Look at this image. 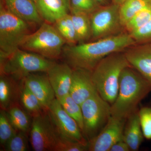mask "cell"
Segmentation results:
<instances>
[{"mask_svg":"<svg viewBox=\"0 0 151 151\" xmlns=\"http://www.w3.org/2000/svg\"><path fill=\"white\" fill-rule=\"evenodd\" d=\"M137 44L127 31L115 35L74 45H65L62 54L73 69L81 68L92 72L103 58L116 52H122Z\"/></svg>","mask_w":151,"mask_h":151,"instance_id":"cell-1","label":"cell"},{"mask_svg":"<svg viewBox=\"0 0 151 151\" xmlns=\"http://www.w3.org/2000/svg\"><path fill=\"white\" fill-rule=\"evenodd\" d=\"M151 92L148 82L134 68H125L120 76L118 95L111 105V116L127 120Z\"/></svg>","mask_w":151,"mask_h":151,"instance_id":"cell-2","label":"cell"},{"mask_svg":"<svg viewBox=\"0 0 151 151\" xmlns=\"http://www.w3.org/2000/svg\"><path fill=\"white\" fill-rule=\"evenodd\" d=\"M130 65L124 52H116L103 58L92 71V80L97 92L111 105L118 95L121 73Z\"/></svg>","mask_w":151,"mask_h":151,"instance_id":"cell-3","label":"cell"},{"mask_svg":"<svg viewBox=\"0 0 151 151\" xmlns=\"http://www.w3.org/2000/svg\"><path fill=\"white\" fill-rule=\"evenodd\" d=\"M32 24L14 15L1 1L0 4V60L20 48L31 33Z\"/></svg>","mask_w":151,"mask_h":151,"instance_id":"cell-4","label":"cell"},{"mask_svg":"<svg viewBox=\"0 0 151 151\" xmlns=\"http://www.w3.org/2000/svg\"><path fill=\"white\" fill-rule=\"evenodd\" d=\"M66 44V41L54 25L44 22L28 36L20 48L52 60L59 58Z\"/></svg>","mask_w":151,"mask_h":151,"instance_id":"cell-5","label":"cell"},{"mask_svg":"<svg viewBox=\"0 0 151 151\" xmlns=\"http://www.w3.org/2000/svg\"><path fill=\"white\" fill-rule=\"evenodd\" d=\"M55 63L40 55L19 48L1 60V74L24 79L31 73H46Z\"/></svg>","mask_w":151,"mask_h":151,"instance_id":"cell-6","label":"cell"},{"mask_svg":"<svg viewBox=\"0 0 151 151\" xmlns=\"http://www.w3.org/2000/svg\"><path fill=\"white\" fill-rule=\"evenodd\" d=\"M81 107L84 124L82 133L88 142L108 123L111 116V105L97 92L82 103Z\"/></svg>","mask_w":151,"mask_h":151,"instance_id":"cell-7","label":"cell"},{"mask_svg":"<svg viewBox=\"0 0 151 151\" xmlns=\"http://www.w3.org/2000/svg\"><path fill=\"white\" fill-rule=\"evenodd\" d=\"M119 9V5L112 3L100 6L90 14L92 29L91 41L104 38L123 32L124 29L121 22Z\"/></svg>","mask_w":151,"mask_h":151,"instance_id":"cell-8","label":"cell"},{"mask_svg":"<svg viewBox=\"0 0 151 151\" xmlns=\"http://www.w3.org/2000/svg\"><path fill=\"white\" fill-rule=\"evenodd\" d=\"M60 137L48 113L33 117L31 124L30 141L34 150L53 151Z\"/></svg>","mask_w":151,"mask_h":151,"instance_id":"cell-9","label":"cell"},{"mask_svg":"<svg viewBox=\"0 0 151 151\" xmlns=\"http://www.w3.org/2000/svg\"><path fill=\"white\" fill-rule=\"evenodd\" d=\"M47 112L60 137L88 145L78 124L64 111L56 98Z\"/></svg>","mask_w":151,"mask_h":151,"instance_id":"cell-10","label":"cell"},{"mask_svg":"<svg viewBox=\"0 0 151 151\" xmlns=\"http://www.w3.org/2000/svg\"><path fill=\"white\" fill-rule=\"evenodd\" d=\"M126 121L111 116L100 133L88 141V151H110L114 144L123 140Z\"/></svg>","mask_w":151,"mask_h":151,"instance_id":"cell-11","label":"cell"},{"mask_svg":"<svg viewBox=\"0 0 151 151\" xmlns=\"http://www.w3.org/2000/svg\"><path fill=\"white\" fill-rule=\"evenodd\" d=\"M126 58L151 87V44H136L124 52Z\"/></svg>","mask_w":151,"mask_h":151,"instance_id":"cell-12","label":"cell"},{"mask_svg":"<svg viewBox=\"0 0 151 151\" xmlns=\"http://www.w3.org/2000/svg\"><path fill=\"white\" fill-rule=\"evenodd\" d=\"M73 69L69 94L81 105L97 91L92 80V72L81 68Z\"/></svg>","mask_w":151,"mask_h":151,"instance_id":"cell-13","label":"cell"},{"mask_svg":"<svg viewBox=\"0 0 151 151\" xmlns=\"http://www.w3.org/2000/svg\"><path fill=\"white\" fill-rule=\"evenodd\" d=\"M24 85L37 97L45 111L56 98L47 74L31 73L24 78Z\"/></svg>","mask_w":151,"mask_h":151,"instance_id":"cell-14","label":"cell"},{"mask_svg":"<svg viewBox=\"0 0 151 151\" xmlns=\"http://www.w3.org/2000/svg\"><path fill=\"white\" fill-rule=\"evenodd\" d=\"M73 71V68L66 63H55L47 72L57 100L69 94Z\"/></svg>","mask_w":151,"mask_h":151,"instance_id":"cell-15","label":"cell"},{"mask_svg":"<svg viewBox=\"0 0 151 151\" xmlns=\"http://www.w3.org/2000/svg\"><path fill=\"white\" fill-rule=\"evenodd\" d=\"M14 15L32 25L41 24L43 20L32 0H1Z\"/></svg>","mask_w":151,"mask_h":151,"instance_id":"cell-16","label":"cell"},{"mask_svg":"<svg viewBox=\"0 0 151 151\" xmlns=\"http://www.w3.org/2000/svg\"><path fill=\"white\" fill-rule=\"evenodd\" d=\"M35 3L44 21L51 24L70 13V0H36Z\"/></svg>","mask_w":151,"mask_h":151,"instance_id":"cell-17","label":"cell"},{"mask_svg":"<svg viewBox=\"0 0 151 151\" xmlns=\"http://www.w3.org/2000/svg\"><path fill=\"white\" fill-rule=\"evenodd\" d=\"M138 111L128 117L124 127L123 140L129 146L130 151H138L145 138L141 128Z\"/></svg>","mask_w":151,"mask_h":151,"instance_id":"cell-18","label":"cell"},{"mask_svg":"<svg viewBox=\"0 0 151 151\" xmlns=\"http://www.w3.org/2000/svg\"><path fill=\"white\" fill-rule=\"evenodd\" d=\"M70 14L77 36L78 44L90 41L92 29L90 14L81 11L71 9Z\"/></svg>","mask_w":151,"mask_h":151,"instance_id":"cell-19","label":"cell"},{"mask_svg":"<svg viewBox=\"0 0 151 151\" xmlns=\"http://www.w3.org/2000/svg\"><path fill=\"white\" fill-rule=\"evenodd\" d=\"M151 4V0H126L120 5L119 13L123 26L138 13Z\"/></svg>","mask_w":151,"mask_h":151,"instance_id":"cell-20","label":"cell"},{"mask_svg":"<svg viewBox=\"0 0 151 151\" xmlns=\"http://www.w3.org/2000/svg\"><path fill=\"white\" fill-rule=\"evenodd\" d=\"M53 25L66 41L67 44L74 45L78 44L77 36L70 13L58 20Z\"/></svg>","mask_w":151,"mask_h":151,"instance_id":"cell-21","label":"cell"},{"mask_svg":"<svg viewBox=\"0 0 151 151\" xmlns=\"http://www.w3.org/2000/svg\"><path fill=\"white\" fill-rule=\"evenodd\" d=\"M17 88L15 84L7 75L1 74L0 78V104L1 108H9L16 97Z\"/></svg>","mask_w":151,"mask_h":151,"instance_id":"cell-22","label":"cell"},{"mask_svg":"<svg viewBox=\"0 0 151 151\" xmlns=\"http://www.w3.org/2000/svg\"><path fill=\"white\" fill-rule=\"evenodd\" d=\"M20 98L25 108L33 117L45 111L40 100L24 85L21 93Z\"/></svg>","mask_w":151,"mask_h":151,"instance_id":"cell-23","label":"cell"},{"mask_svg":"<svg viewBox=\"0 0 151 151\" xmlns=\"http://www.w3.org/2000/svg\"><path fill=\"white\" fill-rule=\"evenodd\" d=\"M7 115L11 124L17 131L27 132L31 124L30 120L21 108L15 106L11 107Z\"/></svg>","mask_w":151,"mask_h":151,"instance_id":"cell-24","label":"cell"},{"mask_svg":"<svg viewBox=\"0 0 151 151\" xmlns=\"http://www.w3.org/2000/svg\"><path fill=\"white\" fill-rule=\"evenodd\" d=\"M58 100L64 111L75 120L83 132L84 124L81 105L76 103L69 94Z\"/></svg>","mask_w":151,"mask_h":151,"instance_id":"cell-25","label":"cell"},{"mask_svg":"<svg viewBox=\"0 0 151 151\" xmlns=\"http://www.w3.org/2000/svg\"><path fill=\"white\" fill-rule=\"evenodd\" d=\"M151 19V4L138 13L124 27V30L129 33L142 27Z\"/></svg>","mask_w":151,"mask_h":151,"instance_id":"cell-26","label":"cell"},{"mask_svg":"<svg viewBox=\"0 0 151 151\" xmlns=\"http://www.w3.org/2000/svg\"><path fill=\"white\" fill-rule=\"evenodd\" d=\"M17 132L11 124L7 114L3 111L0 114V142L5 145Z\"/></svg>","mask_w":151,"mask_h":151,"instance_id":"cell-27","label":"cell"},{"mask_svg":"<svg viewBox=\"0 0 151 151\" xmlns=\"http://www.w3.org/2000/svg\"><path fill=\"white\" fill-rule=\"evenodd\" d=\"M26 133L20 131L17 132L6 144V151H27L28 146Z\"/></svg>","mask_w":151,"mask_h":151,"instance_id":"cell-28","label":"cell"},{"mask_svg":"<svg viewBox=\"0 0 151 151\" xmlns=\"http://www.w3.org/2000/svg\"><path fill=\"white\" fill-rule=\"evenodd\" d=\"M88 145H85L60 137L53 151H84L88 150Z\"/></svg>","mask_w":151,"mask_h":151,"instance_id":"cell-29","label":"cell"},{"mask_svg":"<svg viewBox=\"0 0 151 151\" xmlns=\"http://www.w3.org/2000/svg\"><path fill=\"white\" fill-rule=\"evenodd\" d=\"M138 113L144 137L151 140V107H142Z\"/></svg>","mask_w":151,"mask_h":151,"instance_id":"cell-30","label":"cell"},{"mask_svg":"<svg viewBox=\"0 0 151 151\" xmlns=\"http://www.w3.org/2000/svg\"><path fill=\"white\" fill-rule=\"evenodd\" d=\"M129 34L137 44H151V19L142 27Z\"/></svg>","mask_w":151,"mask_h":151,"instance_id":"cell-31","label":"cell"},{"mask_svg":"<svg viewBox=\"0 0 151 151\" xmlns=\"http://www.w3.org/2000/svg\"><path fill=\"white\" fill-rule=\"evenodd\" d=\"M70 10L84 12L89 14L101 6L94 0H70Z\"/></svg>","mask_w":151,"mask_h":151,"instance_id":"cell-32","label":"cell"},{"mask_svg":"<svg viewBox=\"0 0 151 151\" xmlns=\"http://www.w3.org/2000/svg\"><path fill=\"white\" fill-rule=\"evenodd\" d=\"M129 147L124 140L119 141L112 147L110 151H129Z\"/></svg>","mask_w":151,"mask_h":151,"instance_id":"cell-33","label":"cell"},{"mask_svg":"<svg viewBox=\"0 0 151 151\" xmlns=\"http://www.w3.org/2000/svg\"><path fill=\"white\" fill-rule=\"evenodd\" d=\"M101 6L108 5L112 4V0H94Z\"/></svg>","mask_w":151,"mask_h":151,"instance_id":"cell-34","label":"cell"},{"mask_svg":"<svg viewBox=\"0 0 151 151\" xmlns=\"http://www.w3.org/2000/svg\"><path fill=\"white\" fill-rule=\"evenodd\" d=\"M126 0H112V3L113 4L119 5H121Z\"/></svg>","mask_w":151,"mask_h":151,"instance_id":"cell-35","label":"cell"},{"mask_svg":"<svg viewBox=\"0 0 151 151\" xmlns=\"http://www.w3.org/2000/svg\"><path fill=\"white\" fill-rule=\"evenodd\" d=\"M32 1H34L35 2L36 1V0H32Z\"/></svg>","mask_w":151,"mask_h":151,"instance_id":"cell-36","label":"cell"}]
</instances>
